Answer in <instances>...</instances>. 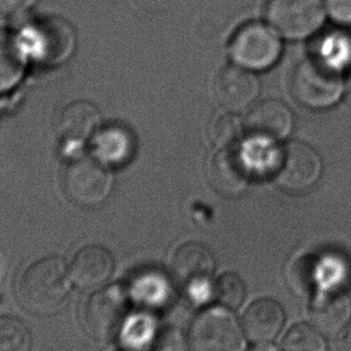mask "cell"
<instances>
[{
  "label": "cell",
  "mask_w": 351,
  "mask_h": 351,
  "mask_svg": "<svg viewBox=\"0 0 351 351\" xmlns=\"http://www.w3.org/2000/svg\"><path fill=\"white\" fill-rule=\"evenodd\" d=\"M229 53L237 66L249 71H263L278 60L282 41L269 25L252 22L236 32L230 41Z\"/></svg>",
  "instance_id": "4"
},
{
  "label": "cell",
  "mask_w": 351,
  "mask_h": 351,
  "mask_svg": "<svg viewBox=\"0 0 351 351\" xmlns=\"http://www.w3.org/2000/svg\"><path fill=\"white\" fill-rule=\"evenodd\" d=\"M34 0H0V12L5 15H16L27 10Z\"/></svg>",
  "instance_id": "26"
},
{
  "label": "cell",
  "mask_w": 351,
  "mask_h": 351,
  "mask_svg": "<svg viewBox=\"0 0 351 351\" xmlns=\"http://www.w3.org/2000/svg\"><path fill=\"white\" fill-rule=\"evenodd\" d=\"M250 351H278L276 350L272 346H266V344H258V346H255L254 349Z\"/></svg>",
  "instance_id": "31"
},
{
  "label": "cell",
  "mask_w": 351,
  "mask_h": 351,
  "mask_svg": "<svg viewBox=\"0 0 351 351\" xmlns=\"http://www.w3.org/2000/svg\"><path fill=\"white\" fill-rule=\"evenodd\" d=\"M322 161L317 152L303 142L284 147L276 164V181L285 191L300 193L312 188L320 178Z\"/></svg>",
  "instance_id": "8"
},
{
  "label": "cell",
  "mask_w": 351,
  "mask_h": 351,
  "mask_svg": "<svg viewBox=\"0 0 351 351\" xmlns=\"http://www.w3.org/2000/svg\"><path fill=\"white\" fill-rule=\"evenodd\" d=\"M135 1L142 10L148 11V12H159L164 10L170 3V0H135Z\"/></svg>",
  "instance_id": "28"
},
{
  "label": "cell",
  "mask_w": 351,
  "mask_h": 351,
  "mask_svg": "<svg viewBox=\"0 0 351 351\" xmlns=\"http://www.w3.org/2000/svg\"><path fill=\"white\" fill-rule=\"evenodd\" d=\"M33 337L25 322L15 317H0V351H32Z\"/></svg>",
  "instance_id": "20"
},
{
  "label": "cell",
  "mask_w": 351,
  "mask_h": 351,
  "mask_svg": "<svg viewBox=\"0 0 351 351\" xmlns=\"http://www.w3.org/2000/svg\"><path fill=\"white\" fill-rule=\"evenodd\" d=\"M252 176L253 169L248 156L234 147L217 153L208 166L210 184L223 195H239L248 186Z\"/></svg>",
  "instance_id": "9"
},
{
  "label": "cell",
  "mask_w": 351,
  "mask_h": 351,
  "mask_svg": "<svg viewBox=\"0 0 351 351\" xmlns=\"http://www.w3.org/2000/svg\"><path fill=\"white\" fill-rule=\"evenodd\" d=\"M283 351H326V343L313 325L298 324L284 337Z\"/></svg>",
  "instance_id": "22"
},
{
  "label": "cell",
  "mask_w": 351,
  "mask_h": 351,
  "mask_svg": "<svg viewBox=\"0 0 351 351\" xmlns=\"http://www.w3.org/2000/svg\"><path fill=\"white\" fill-rule=\"evenodd\" d=\"M243 328L225 308L200 313L186 337L188 351H243Z\"/></svg>",
  "instance_id": "3"
},
{
  "label": "cell",
  "mask_w": 351,
  "mask_h": 351,
  "mask_svg": "<svg viewBox=\"0 0 351 351\" xmlns=\"http://www.w3.org/2000/svg\"><path fill=\"white\" fill-rule=\"evenodd\" d=\"M114 271V260L108 249L90 244L80 249L69 269L70 278L78 288L98 289L108 282Z\"/></svg>",
  "instance_id": "13"
},
{
  "label": "cell",
  "mask_w": 351,
  "mask_h": 351,
  "mask_svg": "<svg viewBox=\"0 0 351 351\" xmlns=\"http://www.w3.org/2000/svg\"><path fill=\"white\" fill-rule=\"evenodd\" d=\"M344 346L346 351H351V325L346 330V336H344Z\"/></svg>",
  "instance_id": "29"
},
{
  "label": "cell",
  "mask_w": 351,
  "mask_h": 351,
  "mask_svg": "<svg viewBox=\"0 0 351 351\" xmlns=\"http://www.w3.org/2000/svg\"><path fill=\"white\" fill-rule=\"evenodd\" d=\"M346 100H348V103L351 105V75L349 76V78H348V81H346Z\"/></svg>",
  "instance_id": "30"
},
{
  "label": "cell",
  "mask_w": 351,
  "mask_h": 351,
  "mask_svg": "<svg viewBox=\"0 0 351 351\" xmlns=\"http://www.w3.org/2000/svg\"><path fill=\"white\" fill-rule=\"evenodd\" d=\"M241 132L242 125L239 118L231 113L215 114L207 124L210 141L220 149L232 146L241 136Z\"/></svg>",
  "instance_id": "21"
},
{
  "label": "cell",
  "mask_w": 351,
  "mask_h": 351,
  "mask_svg": "<svg viewBox=\"0 0 351 351\" xmlns=\"http://www.w3.org/2000/svg\"><path fill=\"white\" fill-rule=\"evenodd\" d=\"M153 351H188L186 339L180 330L166 327L154 337Z\"/></svg>",
  "instance_id": "24"
},
{
  "label": "cell",
  "mask_w": 351,
  "mask_h": 351,
  "mask_svg": "<svg viewBox=\"0 0 351 351\" xmlns=\"http://www.w3.org/2000/svg\"><path fill=\"white\" fill-rule=\"evenodd\" d=\"M215 98L223 108L239 112L248 108L258 94V82L253 73L241 66H226L215 78Z\"/></svg>",
  "instance_id": "12"
},
{
  "label": "cell",
  "mask_w": 351,
  "mask_h": 351,
  "mask_svg": "<svg viewBox=\"0 0 351 351\" xmlns=\"http://www.w3.org/2000/svg\"><path fill=\"white\" fill-rule=\"evenodd\" d=\"M100 125V113L93 104L78 100L63 108L57 123V132L64 142L80 145L93 136Z\"/></svg>",
  "instance_id": "16"
},
{
  "label": "cell",
  "mask_w": 351,
  "mask_h": 351,
  "mask_svg": "<svg viewBox=\"0 0 351 351\" xmlns=\"http://www.w3.org/2000/svg\"><path fill=\"white\" fill-rule=\"evenodd\" d=\"M291 88L298 103L314 110L332 108L344 92L338 65L322 56L298 64Z\"/></svg>",
  "instance_id": "2"
},
{
  "label": "cell",
  "mask_w": 351,
  "mask_h": 351,
  "mask_svg": "<svg viewBox=\"0 0 351 351\" xmlns=\"http://www.w3.org/2000/svg\"><path fill=\"white\" fill-rule=\"evenodd\" d=\"M215 298L218 302L229 309H236L245 298V285L237 274H225L220 276L215 288Z\"/></svg>",
  "instance_id": "23"
},
{
  "label": "cell",
  "mask_w": 351,
  "mask_h": 351,
  "mask_svg": "<svg viewBox=\"0 0 351 351\" xmlns=\"http://www.w3.org/2000/svg\"><path fill=\"white\" fill-rule=\"evenodd\" d=\"M293 113L278 100H266L249 110L244 128L249 136L258 141H282L293 129Z\"/></svg>",
  "instance_id": "10"
},
{
  "label": "cell",
  "mask_w": 351,
  "mask_h": 351,
  "mask_svg": "<svg viewBox=\"0 0 351 351\" xmlns=\"http://www.w3.org/2000/svg\"><path fill=\"white\" fill-rule=\"evenodd\" d=\"M25 70L23 49L17 38L0 30V93L20 81Z\"/></svg>",
  "instance_id": "19"
},
{
  "label": "cell",
  "mask_w": 351,
  "mask_h": 351,
  "mask_svg": "<svg viewBox=\"0 0 351 351\" xmlns=\"http://www.w3.org/2000/svg\"><path fill=\"white\" fill-rule=\"evenodd\" d=\"M215 267L213 254L207 245L197 241L182 244L171 258L172 277L188 288L207 283Z\"/></svg>",
  "instance_id": "11"
},
{
  "label": "cell",
  "mask_w": 351,
  "mask_h": 351,
  "mask_svg": "<svg viewBox=\"0 0 351 351\" xmlns=\"http://www.w3.org/2000/svg\"><path fill=\"white\" fill-rule=\"evenodd\" d=\"M325 8L333 22L351 27V0H325Z\"/></svg>",
  "instance_id": "25"
},
{
  "label": "cell",
  "mask_w": 351,
  "mask_h": 351,
  "mask_svg": "<svg viewBox=\"0 0 351 351\" xmlns=\"http://www.w3.org/2000/svg\"><path fill=\"white\" fill-rule=\"evenodd\" d=\"M38 58L47 63H59L73 53L75 36L71 27L64 21L45 20L34 27Z\"/></svg>",
  "instance_id": "18"
},
{
  "label": "cell",
  "mask_w": 351,
  "mask_h": 351,
  "mask_svg": "<svg viewBox=\"0 0 351 351\" xmlns=\"http://www.w3.org/2000/svg\"><path fill=\"white\" fill-rule=\"evenodd\" d=\"M285 322L283 308L272 298L254 301L242 319V328L249 341L255 344H267L278 336Z\"/></svg>",
  "instance_id": "14"
},
{
  "label": "cell",
  "mask_w": 351,
  "mask_h": 351,
  "mask_svg": "<svg viewBox=\"0 0 351 351\" xmlns=\"http://www.w3.org/2000/svg\"><path fill=\"white\" fill-rule=\"evenodd\" d=\"M266 17L289 40L307 39L325 21L322 0H269Z\"/></svg>",
  "instance_id": "7"
},
{
  "label": "cell",
  "mask_w": 351,
  "mask_h": 351,
  "mask_svg": "<svg viewBox=\"0 0 351 351\" xmlns=\"http://www.w3.org/2000/svg\"><path fill=\"white\" fill-rule=\"evenodd\" d=\"M113 178L108 167L94 156L75 159L64 170V191L76 205H101L111 194Z\"/></svg>",
  "instance_id": "5"
},
{
  "label": "cell",
  "mask_w": 351,
  "mask_h": 351,
  "mask_svg": "<svg viewBox=\"0 0 351 351\" xmlns=\"http://www.w3.org/2000/svg\"><path fill=\"white\" fill-rule=\"evenodd\" d=\"M70 280L63 258H40L21 276L17 293L22 307L35 314L54 312L68 296Z\"/></svg>",
  "instance_id": "1"
},
{
  "label": "cell",
  "mask_w": 351,
  "mask_h": 351,
  "mask_svg": "<svg viewBox=\"0 0 351 351\" xmlns=\"http://www.w3.org/2000/svg\"><path fill=\"white\" fill-rule=\"evenodd\" d=\"M127 335H129V341L132 344L135 343H143L147 341V337L148 336V328H147V324L145 322H132L129 330H123Z\"/></svg>",
  "instance_id": "27"
},
{
  "label": "cell",
  "mask_w": 351,
  "mask_h": 351,
  "mask_svg": "<svg viewBox=\"0 0 351 351\" xmlns=\"http://www.w3.org/2000/svg\"><path fill=\"white\" fill-rule=\"evenodd\" d=\"M135 149V141L127 128L110 124L99 128L92 136V152L105 166L125 164Z\"/></svg>",
  "instance_id": "17"
},
{
  "label": "cell",
  "mask_w": 351,
  "mask_h": 351,
  "mask_svg": "<svg viewBox=\"0 0 351 351\" xmlns=\"http://www.w3.org/2000/svg\"><path fill=\"white\" fill-rule=\"evenodd\" d=\"M114 351H134V350H128V349H118V350Z\"/></svg>",
  "instance_id": "32"
},
{
  "label": "cell",
  "mask_w": 351,
  "mask_h": 351,
  "mask_svg": "<svg viewBox=\"0 0 351 351\" xmlns=\"http://www.w3.org/2000/svg\"><path fill=\"white\" fill-rule=\"evenodd\" d=\"M351 315V303L338 290H325L312 298L308 317L313 326L327 336H336L346 327Z\"/></svg>",
  "instance_id": "15"
},
{
  "label": "cell",
  "mask_w": 351,
  "mask_h": 351,
  "mask_svg": "<svg viewBox=\"0 0 351 351\" xmlns=\"http://www.w3.org/2000/svg\"><path fill=\"white\" fill-rule=\"evenodd\" d=\"M127 296L118 287L94 293L84 303L82 326L89 337L97 341H108L122 331L127 322Z\"/></svg>",
  "instance_id": "6"
}]
</instances>
